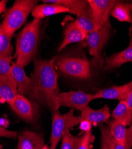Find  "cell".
<instances>
[{
    "mask_svg": "<svg viewBox=\"0 0 132 149\" xmlns=\"http://www.w3.org/2000/svg\"><path fill=\"white\" fill-rule=\"evenodd\" d=\"M57 58L55 56L50 60L35 61L34 71L30 78L32 86L28 95L32 101L48 108L52 113L59 107L58 103L60 94L58 84L59 74L54 68Z\"/></svg>",
    "mask_w": 132,
    "mask_h": 149,
    "instance_id": "cell-1",
    "label": "cell"
},
{
    "mask_svg": "<svg viewBox=\"0 0 132 149\" xmlns=\"http://www.w3.org/2000/svg\"><path fill=\"white\" fill-rule=\"evenodd\" d=\"M41 20L34 19L19 34L16 48V64L25 67L37 54L40 37Z\"/></svg>",
    "mask_w": 132,
    "mask_h": 149,
    "instance_id": "cell-2",
    "label": "cell"
},
{
    "mask_svg": "<svg viewBox=\"0 0 132 149\" xmlns=\"http://www.w3.org/2000/svg\"><path fill=\"white\" fill-rule=\"evenodd\" d=\"M35 0H17L6 12L1 28L10 36L25 23L33 8L37 6Z\"/></svg>",
    "mask_w": 132,
    "mask_h": 149,
    "instance_id": "cell-3",
    "label": "cell"
},
{
    "mask_svg": "<svg viewBox=\"0 0 132 149\" xmlns=\"http://www.w3.org/2000/svg\"><path fill=\"white\" fill-rule=\"evenodd\" d=\"M56 67L64 75L78 79H88L92 76L91 63L86 58L65 56L57 58Z\"/></svg>",
    "mask_w": 132,
    "mask_h": 149,
    "instance_id": "cell-4",
    "label": "cell"
},
{
    "mask_svg": "<svg viewBox=\"0 0 132 149\" xmlns=\"http://www.w3.org/2000/svg\"><path fill=\"white\" fill-rule=\"evenodd\" d=\"M111 26L107 22L99 30L88 34L86 41L89 54L93 57L91 63V67L100 69L104 66L105 61L102 57V49L109 41L111 35Z\"/></svg>",
    "mask_w": 132,
    "mask_h": 149,
    "instance_id": "cell-5",
    "label": "cell"
},
{
    "mask_svg": "<svg viewBox=\"0 0 132 149\" xmlns=\"http://www.w3.org/2000/svg\"><path fill=\"white\" fill-rule=\"evenodd\" d=\"M80 123L79 117L74 115L73 109L62 115L58 110L52 113V131L50 137V149H56L58 143L66 132Z\"/></svg>",
    "mask_w": 132,
    "mask_h": 149,
    "instance_id": "cell-6",
    "label": "cell"
},
{
    "mask_svg": "<svg viewBox=\"0 0 132 149\" xmlns=\"http://www.w3.org/2000/svg\"><path fill=\"white\" fill-rule=\"evenodd\" d=\"M9 105L22 120L31 123L37 122L39 106L30 99L17 94Z\"/></svg>",
    "mask_w": 132,
    "mask_h": 149,
    "instance_id": "cell-7",
    "label": "cell"
},
{
    "mask_svg": "<svg viewBox=\"0 0 132 149\" xmlns=\"http://www.w3.org/2000/svg\"><path fill=\"white\" fill-rule=\"evenodd\" d=\"M94 99L93 94L86 93L81 90L70 91L60 93L58 97V103L59 107H67L83 111Z\"/></svg>",
    "mask_w": 132,
    "mask_h": 149,
    "instance_id": "cell-8",
    "label": "cell"
},
{
    "mask_svg": "<svg viewBox=\"0 0 132 149\" xmlns=\"http://www.w3.org/2000/svg\"><path fill=\"white\" fill-rule=\"evenodd\" d=\"M100 29L110 22L111 11L117 3L115 0H88Z\"/></svg>",
    "mask_w": 132,
    "mask_h": 149,
    "instance_id": "cell-9",
    "label": "cell"
},
{
    "mask_svg": "<svg viewBox=\"0 0 132 149\" xmlns=\"http://www.w3.org/2000/svg\"><path fill=\"white\" fill-rule=\"evenodd\" d=\"M132 88V81L123 85H114L110 88L104 89H96L94 94V98H105L111 100H125L131 88Z\"/></svg>",
    "mask_w": 132,
    "mask_h": 149,
    "instance_id": "cell-10",
    "label": "cell"
},
{
    "mask_svg": "<svg viewBox=\"0 0 132 149\" xmlns=\"http://www.w3.org/2000/svg\"><path fill=\"white\" fill-rule=\"evenodd\" d=\"M16 149H40L44 145V136L39 133L29 130L19 133Z\"/></svg>",
    "mask_w": 132,
    "mask_h": 149,
    "instance_id": "cell-11",
    "label": "cell"
},
{
    "mask_svg": "<svg viewBox=\"0 0 132 149\" xmlns=\"http://www.w3.org/2000/svg\"><path fill=\"white\" fill-rule=\"evenodd\" d=\"M132 62V24L129 29V45L124 50L114 53L105 61V69L110 70L120 67L127 62Z\"/></svg>",
    "mask_w": 132,
    "mask_h": 149,
    "instance_id": "cell-12",
    "label": "cell"
},
{
    "mask_svg": "<svg viewBox=\"0 0 132 149\" xmlns=\"http://www.w3.org/2000/svg\"><path fill=\"white\" fill-rule=\"evenodd\" d=\"M110 117V109L105 104L99 110H93L88 107L82 111L80 116H79V119L80 123L83 120H88L92 123V125L97 126L98 124L101 125L106 122Z\"/></svg>",
    "mask_w": 132,
    "mask_h": 149,
    "instance_id": "cell-13",
    "label": "cell"
},
{
    "mask_svg": "<svg viewBox=\"0 0 132 149\" xmlns=\"http://www.w3.org/2000/svg\"><path fill=\"white\" fill-rule=\"evenodd\" d=\"M64 35L63 41L58 48V52H61L70 44L86 40L88 33L83 31L74 20L67 24L64 31Z\"/></svg>",
    "mask_w": 132,
    "mask_h": 149,
    "instance_id": "cell-14",
    "label": "cell"
},
{
    "mask_svg": "<svg viewBox=\"0 0 132 149\" xmlns=\"http://www.w3.org/2000/svg\"><path fill=\"white\" fill-rule=\"evenodd\" d=\"M11 75L17 86V92L22 95H28L32 86V79L27 77L23 67L16 63H13L11 68Z\"/></svg>",
    "mask_w": 132,
    "mask_h": 149,
    "instance_id": "cell-15",
    "label": "cell"
},
{
    "mask_svg": "<svg viewBox=\"0 0 132 149\" xmlns=\"http://www.w3.org/2000/svg\"><path fill=\"white\" fill-rule=\"evenodd\" d=\"M67 12H69L68 9L63 6L54 3H45L36 6L31 13L35 19L41 20L46 17Z\"/></svg>",
    "mask_w": 132,
    "mask_h": 149,
    "instance_id": "cell-16",
    "label": "cell"
},
{
    "mask_svg": "<svg viewBox=\"0 0 132 149\" xmlns=\"http://www.w3.org/2000/svg\"><path fill=\"white\" fill-rule=\"evenodd\" d=\"M17 94V86L13 78L0 76V100L10 104Z\"/></svg>",
    "mask_w": 132,
    "mask_h": 149,
    "instance_id": "cell-17",
    "label": "cell"
},
{
    "mask_svg": "<svg viewBox=\"0 0 132 149\" xmlns=\"http://www.w3.org/2000/svg\"><path fill=\"white\" fill-rule=\"evenodd\" d=\"M75 22L77 25L88 34L100 29L89 4L82 12V13L77 17Z\"/></svg>",
    "mask_w": 132,
    "mask_h": 149,
    "instance_id": "cell-18",
    "label": "cell"
},
{
    "mask_svg": "<svg viewBox=\"0 0 132 149\" xmlns=\"http://www.w3.org/2000/svg\"><path fill=\"white\" fill-rule=\"evenodd\" d=\"M44 3H54L67 8L69 13L76 15H80L89 5L85 0H43Z\"/></svg>",
    "mask_w": 132,
    "mask_h": 149,
    "instance_id": "cell-19",
    "label": "cell"
},
{
    "mask_svg": "<svg viewBox=\"0 0 132 149\" xmlns=\"http://www.w3.org/2000/svg\"><path fill=\"white\" fill-rule=\"evenodd\" d=\"M110 15L120 22H128L132 24V3L117 1Z\"/></svg>",
    "mask_w": 132,
    "mask_h": 149,
    "instance_id": "cell-20",
    "label": "cell"
},
{
    "mask_svg": "<svg viewBox=\"0 0 132 149\" xmlns=\"http://www.w3.org/2000/svg\"><path fill=\"white\" fill-rule=\"evenodd\" d=\"M131 115L132 110L129 107L126 101L121 100L112 111L111 116L127 127L131 123Z\"/></svg>",
    "mask_w": 132,
    "mask_h": 149,
    "instance_id": "cell-21",
    "label": "cell"
},
{
    "mask_svg": "<svg viewBox=\"0 0 132 149\" xmlns=\"http://www.w3.org/2000/svg\"><path fill=\"white\" fill-rule=\"evenodd\" d=\"M105 123L114 139L119 143L126 145V126L113 118L109 119Z\"/></svg>",
    "mask_w": 132,
    "mask_h": 149,
    "instance_id": "cell-22",
    "label": "cell"
},
{
    "mask_svg": "<svg viewBox=\"0 0 132 149\" xmlns=\"http://www.w3.org/2000/svg\"><path fill=\"white\" fill-rule=\"evenodd\" d=\"M11 36L6 33L0 26V58H11L13 46L11 43Z\"/></svg>",
    "mask_w": 132,
    "mask_h": 149,
    "instance_id": "cell-23",
    "label": "cell"
},
{
    "mask_svg": "<svg viewBox=\"0 0 132 149\" xmlns=\"http://www.w3.org/2000/svg\"><path fill=\"white\" fill-rule=\"evenodd\" d=\"M101 134H102L106 139L109 149H131L126 145H123L117 142L111 135L110 129L106 125L101 124L100 125Z\"/></svg>",
    "mask_w": 132,
    "mask_h": 149,
    "instance_id": "cell-24",
    "label": "cell"
},
{
    "mask_svg": "<svg viewBox=\"0 0 132 149\" xmlns=\"http://www.w3.org/2000/svg\"><path fill=\"white\" fill-rule=\"evenodd\" d=\"M80 136L73 135L70 131L65 133L62 138V149H77Z\"/></svg>",
    "mask_w": 132,
    "mask_h": 149,
    "instance_id": "cell-25",
    "label": "cell"
},
{
    "mask_svg": "<svg viewBox=\"0 0 132 149\" xmlns=\"http://www.w3.org/2000/svg\"><path fill=\"white\" fill-rule=\"evenodd\" d=\"M95 139V137L93 135L92 131L84 132L82 136H80L77 149H89L90 145L93 143Z\"/></svg>",
    "mask_w": 132,
    "mask_h": 149,
    "instance_id": "cell-26",
    "label": "cell"
},
{
    "mask_svg": "<svg viewBox=\"0 0 132 149\" xmlns=\"http://www.w3.org/2000/svg\"><path fill=\"white\" fill-rule=\"evenodd\" d=\"M11 58H0V76L5 77H11L10 62Z\"/></svg>",
    "mask_w": 132,
    "mask_h": 149,
    "instance_id": "cell-27",
    "label": "cell"
},
{
    "mask_svg": "<svg viewBox=\"0 0 132 149\" xmlns=\"http://www.w3.org/2000/svg\"><path fill=\"white\" fill-rule=\"evenodd\" d=\"M17 132L7 130L0 125V137H6L9 139H16L17 137Z\"/></svg>",
    "mask_w": 132,
    "mask_h": 149,
    "instance_id": "cell-28",
    "label": "cell"
},
{
    "mask_svg": "<svg viewBox=\"0 0 132 149\" xmlns=\"http://www.w3.org/2000/svg\"><path fill=\"white\" fill-rule=\"evenodd\" d=\"M92 124L88 120H83L79 123V129L85 132L92 131Z\"/></svg>",
    "mask_w": 132,
    "mask_h": 149,
    "instance_id": "cell-29",
    "label": "cell"
},
{
    "mask_svg": "<svg viewBox=\"0 0 132 149\" xmlns=\"http://www.w3.org/2000/svg\"><path fill=\"white\" fill-rule=\"evenodd\" d=\"M126 145L131 148L132 147V124L126 130Z\"/></svg>",
    "mask_w": 132,
    "mask_h": 149,
    "instance_id": "cell-30",
    "label": "cell"
},
{
    "mask_svg": "<svg viewBox=\"0 0 132 149\" xmlns=\"http://www.w3.org/2000/svg\"><path fill=\"white\" fill-rule=\"evenodd\" d=\"M125 101L129 107L132 110V88H131Z\"/></svg>",
    "mask_w": 132,
    "mask_h": 149,
    "instance_id": "cell-31",
    "label": "cell"
},
{
    "mask_svg": "<svg viewBox=\"0 0 132 149\" xmlns=\"http://www.w3.org/2000/svg\"><path fill=\"white\" fill-rule=\"evenodd\" d=\"M101 139L100 149H109V146H108V144H107V142L106 141L105 136L102 134H101Z\"/></svg>",
    "mask_w": 132,
    "mask_h": 149,
    "instance_id": "cell-32",
    "label": "cell"
},
{
    "mask_svg": "<svg viewBox=\"0 0 132 149\" xmlns=\"http://www.w3.org/2000/svg\"><path fill=\"white\" fill-rule=\"evenodd\" d=\"M7 3V1L6 0H2L0 1V15L6 10V5Z\"/></svg>",
    "mask_w": 132,
    "mask_h": 149,
    "instance_id": "cell-33",
    "label": "cell"
},
{
    "mask_svg": "<svg viewBox=\"0 0 132 149\" xmlns=\"http://www.w3.org/2000/svg\"><path fill=\"white\" fill-rule=\"evenodd\" d=\"M40 149H50V147L46 144H44Z\"/></svg>",
    "mask_w": 132,
    "mask_h": 149,
    "instance_id": "cell-34",
    "label": "cell"
},
{
    "mask_svg": "<svg viewBox=\"0 0 132 149\" xmlns=\"http://www.w3.org/2000/svg\"><path fill=\"white\" fill-rule=\"evenodd\" d=\"M0 149H3V146H1V145H0Z\"/></svg>",
    "mask_w": 132,
    "mask_h": 149,
    "instance_id": "cell-35",
    "label": "cell"
},
{
    "mask_svg": "<svg viewBox=\"0 0 132 149\" xmlns=\"http://www.w3.org/2000/svg\"><path fill=\"white\" fill-rule=\"evenodd\" d=\"M131 123H132V115H131Z\"/></svg>",
    "mask_w": 132,
    "mask_h": 149,
    "instance_id": "cell-36",
    "label": "cell"
}]
</instances>
